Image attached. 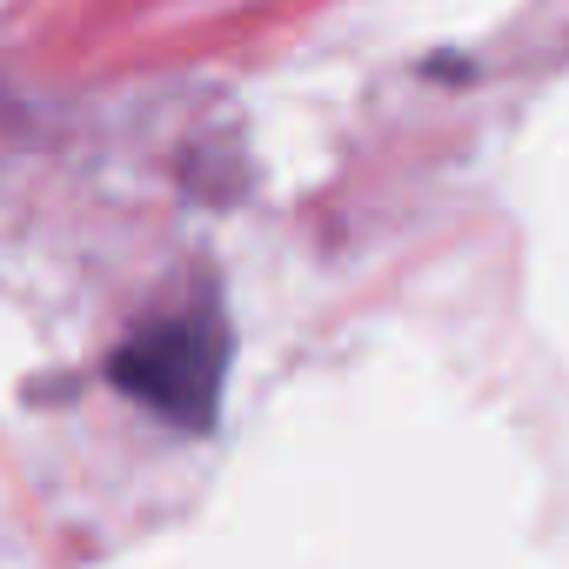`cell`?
I'll list each match as a JSON object with an SVG mask.
<instances>
[{"instance_id": "cell-1", "label": "cell", "mask_w": 569, "mask_h": 569, "mask_svg": "<svg viewBox=\"0 0 569 569\" xmlns=\"http://www.w3.org/2000/svg\"><path fill=\"white\" fill-rule=\"evenodd\" d=\"M221 329L208 316H181L161 329H141L121 356H114V389H128L134 402L174 416L181 429H208L214 422V396H221Z\"/></svg>"}]
</instances>
